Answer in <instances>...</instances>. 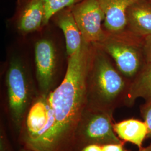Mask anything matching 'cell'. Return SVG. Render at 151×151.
I'll return each instance as SVG.
<instances>
[{"label": "cell", "mask_w": 151, "mask_h": 151, "mask_svg": "<svg viewBox=\"0 0 151 151\" xmlns=\"http://www.w3.org/2000/svg\"><path fill=\"white\" fill-rule=\"evenodd\" d=\"M113 115L85 108L76 130L73 151H81L86 146L122 143L114 130Z\"/></svg>", "instance_id": "cell-6"}, {"label": "cell", "mask_w": 151, "mask_h": 151, "mask_svg": "<svg viewBox=\"0 0 151 151\" xmlns=\"http://www.w3.org/2000/svg\"><path fill=\"white\" fill-rule=\"evenodd\" d=\"M125 30L142 38L151 35V0H141L130 6Z\"/></svg>", "instance_id": "cell-11"}, {"label": "cell", "mask_w": 151, "mask_h": 151, "mask_svg": "<svg viewBox=\"0 0 151 151\" xmlns=\"http://www.w3.org/2000/svg\"><path fill=\"white\" fill-rule=\"evenodd\" d=\"M1 151H10L7 138H6L4 133L2 132L1 133Z\"/></svg>", "instance_id": "cell-19"}, {"label": "cell", "mask_w": 151, "mask_h": 151, "mask_svg": "<svg viewBox=\"0 0 151 151\" xmlns=\"http://www.w3.org/2000/svg\"><path fill=\"white\" fill-rule=\"evenodd\" d=\"M19 151H32V150H29V149H27V148H24V147H22V148Z\"/></svg>", "instance_id": "cell-22"}, {"label": "cell", "mask_w": 151, "mask_h": 151, "mask_svg": "<svg viewBox=\"0 0 151 151\" xmlns=\"http://www.w3.org/2000/svg\"><path fill=\"white\" fill-rule=\"evenodd\" d=\"M93 44L67 57L63 79L48 95L50 121L45 151H73L76 130L86 106L87 73Z\"/></svg>", "instance_id": "cell-1"}, {"label": "cell", "mask_w": 151, "mask_h": 151, "mask_svg": "<svg viewBox=\"0 0 151 151\" xmlns=\"http://www.w3.org/2000/svg\"><path fill=\"white\" fill-rule=\"evenodd\" d=\"M138 98L151 99V61L146 62L130 82L124 105L133 106Z\"/></svg>", "instance_id": "cell-13"}, {"label": "cell", "mask_w": 151, "mask_h": 151, "mask_svg": "<svg viewBox=\"0 0 151 151\" xmlns=\"http://www.w3.org/2000/svg\"><path fill=\"white\" fill-rule=\"evenodd\" d=\"M70 9L83 42L89 44L101 42L106 35V30L103 26L105 14L99 1L82 0Z\"/></svg>", "instance_id": "cell-8"}, {"label": "cell", "mask_w": 151, "mask_h": 151, "mask_svg": "<svg viewBox=\"0 0 151 151\" xmlns=\"http://www.w3.org/2000/svg\"><path fill=\"white\" fill-rule=\"evenodd\" d=\"M113 127L115 133L121 140L135 145L139 150L142 148L143 140L148 133L147 127L144 121L127 119L114 124Z\"/></svg>", "instance_id": "cell-14"}, {"label": "cell", "mask_w": 151, "mask_h": 151, "mask_svg": "<svg viewBox=\"0 0 151 151\" xmlns=\"http://www.w3.org/2000/svg\"><path fill=\"white\" fill-rule=\"evenodd\" d=\"M50 21L53 22L55 26L60 28L63 32L67 57L78 52L81 49L83 42L70 7L55 14L51 18Z\"/></svg>", "instance_id": "cell-10"}, {"label": "cell", "mask_w": 151, "mask_h": 151, "mask_svg": "<svg viewBox=\"0 0 151 151\" xmlns=\"http://www.w3.org/2000/svg\"><path fill=\"white\" fill-rule=\"evenodd\" d=\"M93 45L87 73L85 108L113 115L124 104L130 80L119 72L108 54Z\"/></svg>", "instance_id": "cell-2"}, {"label": "cell", "mask_w": 151, "mask_h": 151, "mask_svg": "<svg viewBox=\"0 0 151 151\" xmlns=\"http://www.w3.org/2000/svg\"><path fill=\"white\" fill-rule=\"evenodd\" d=\"M105 14L104 29L110 32H122L126 27V12L141 0H98Z\"/></svg>", "instance_id": "cell-12"}, {"label": "cell", "mask_w": 151, "mask_h": 151, "mask_svg": "<svg viewBox=\"0 0 151 151\" xmlns=\"http://www.w3.org/2000/svg\"><path fill=\"white\" fill-rule=\"evenodd\" d=\"M35 80L39 95H48L57 86L63 64V51L52 34H42L33 45Z\"/></svg>", "instance_id": "cell-5"}, {"label": "cell", "mask_w": 151, "mask_h": 151, "mask_svg": "<svg viewBox=\"0 0 151 151\" xmlns=\"http://www.w3.org/2000/svg\"><path fill=\"white\" fill-rule=\"evenodd\" d=\"M48 95L39 94L34 100L19 134L23 147L32 151H44L45 148L50 121Z\"/></svg>", "instance_id": "cell-7"}, {"label": "cell", "mask_w": 151, "mask_h": 151, "mask_svg": "<svg viewBox=\"0 0 151 151\" xmlns=\"http://www.w3.org/2000/svg\"><path fill=\"white\" fill-rule=\"evenodd\" d=\"M144 40L126 30L119 32L106 31L103 40L93 44L108 54L119 72L131 81L146 62Z\"/></svg>", "instance_id": "cell-4"}, {"label": "cell", "mask_w": 151, "mask_h": 151, "mask_svg": "<svg viewBox=\"0 0 151 151\" xmlns=\"http://www.w3.org/2000/svg\"><path fill=\"white\" fill-rule=\"evenodd\" d=\"M139 151H151V144L146 148L142 147L141 149L139 150Z\"/></svg>", "instance_id": "cell-21"}, {"label": "cell", "mask_w": 151, "mask_h": 151, "mask_svg": "<svg viewBox=\"0 0 151 151\" xmlns=\"http://www.w3.org/2000/svg\"><path fill=\"white\" fill-rule=\"evenodd\" d=\"M81 151H103V148L101 145L92 144L86 146Z\"/></svg>", "instance_id": "cell-20"}, {"label": "cell", "mask_w": 151, "mask_h": 151, "mask_svg": "<svg viewBox=\"0 0 151 151\" xmlns=\"http://www.w3.org/2000/svg\"><path fill=\"white\" fill-rule=\"evenodd\" d=\"M124 142L122 143H111L102 146L103 151H128L125 149Z\"/></svg>", "instance_id": "cell-17"}, {"label": "cell", "mask_w": 151, "mask_h": 151, "mask_svg": "<svg viewBox=\"0 0 151 151\" xmlns=\"http://www.w3.org/2000/svg\"><path fill=\"white\" fill-rule=\"evenodd\" d=\"M144 50L146 62L151 61V35L145 38Z\"/></svg>", "instance_id": "cell-18"}, {"label": "cell", "mask_w": 151, "mask_h": 151, "mask_svg": "<svg viewBox=\"0 0 151 151\" xmlns=\"http://www.w3.org/2000/svg\"><path fill=\"white\" fill-rule=\"evenodd\" d=\"M5 85L9 113L15 129L19 134L29 108L39 95L29 63L20 52H12L8 56Z\"/></svg>", "instance_id": "cell-3"}, {"label": "cell", "mask_w": 151, "mask_h": 151, "mask_svg": "<svg viewBox=\"0 0 151 151\" xmlns=\"http://www.w3.org/2000/svg\"><path fill=\"white\" fill-rule=\"evenodd\" d=\"M82 0H43L44 7V27L49 25L51 18L55 14L65 8L70 7Z\"/></svg>", "instance_id": "cell-15"}, {"label": "cell", "mask_w": 151, "mask_h": 151, "mask_svg": "<svg viewBox=\"0 0 151 151\" xmlns=\"http://www.w3.org/2000/svg\"><path fill=\"white\" fill-rule=\"evenodd\" d=\"M43 0H17L11 22L16 32L25 37L41 32L44 27Z\"/></svg>", "instance_id": "cell-9"}, {"label": "cell", "mask_w": 151, "mask_h": 151, "mask_svg": "<svg viewBox=\"0 0 151 151\" xmlns=\"http://www.w3.org/2000/svg\"><path fill=\"white\" fill-rule=\"evenodd\" d=\"M140 113L147 127V137L151 138V99L146 100V103L141 106Z\"/></svg>", "instance_id": "cell-16"}]
</instances>
